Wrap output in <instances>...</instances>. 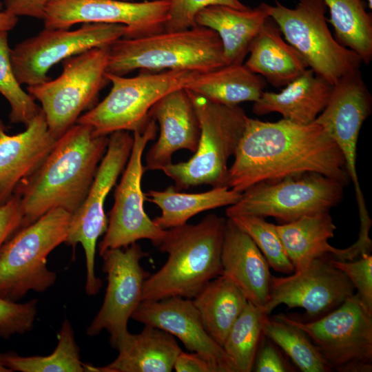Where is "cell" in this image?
I'll return each instance as SVG.
<instances>
[{
    "mask_svg": "<svg viewBox=\"0 0 372 372\" xmlns=\"http://www.w3.org/2000/svg\"><path fill=\"white\" fill-rule=\"evenodd\" d=\"M234 157L227 186L240 193L259 183L309 172L344 184L349 178L336 144L315 121L302 125L247 117Z\"/></svg>",
    "mask_w": 372,
    "mask_h": 372,
    "instance_id": "1",
    "label": "cell"
},
{
    "mask_svg": "<svg viewBox=\"0 0 372 372\" xmlns=\"http://www.w3.org/2000/svg\"><path fill=\"white\" fill-rule=\"evenodd\" d=\"M108 141L107 135L81 123L59 137L39 169L14 192L21 198L22 227L54 208L74 213L87 196Z\"/></svg>",
    "mask_w": 372,
    "mask_h": 372,
    "instance_id": "2",
    "label": "cell"
},
{
    "mask_svg": "<svg viewBox=\"0 0 372 372\" xmlns=\"http://www.w3.org/2000/svg\"><path fill=\"white\" fill-rule=\"evenodd\" d=\"M226 218L211 214L197 224L165 229L158 245L167 254L162 267L145 280L142 300L171 297L193 299L222 275V246Z\"/></svg>",
    "mask_w": 372,
    "mask_h": 372,
    "instance_id": "3",
    "label": "cell"
},
{
    "mask_svg": "<svg viewBox=\"0 0 372 372\" xmlns=\"http://www.w3.org/2000/svg\"><path fill=\"white\" fill-rule=\"evenodd\" d=\"M225 65L216 32L201 26L121 38L108 47L107 72L125 76L134 70L205 72Z\"/></svg>",
    "mask_w": 372,
    "mask_h": 372,
    "instance_id": "4",
    "label": "cell"
},
{
    "mask_svg": "<svg viewBox=\"0 0 372 372\" xmlns=\"http://www.w3.org/2000/svg\"><path fill=\"white\" fill-rule=\"evenodd\" d=\"M187 91L200 128L197 149L188 161L172 163L161 171L174 180L176 190L202 185L227 186L228 161L236 150L248 116L239 105L216 103Z\"/></svg>",
    "mask_w": 372,
    "mask_h": 372,
    "instance_id": "5",
    "label": "cell"
},
{
    "mask_svg": "<svg viewBox=\"0 0 372 372\" xmlns=\"http://www.w3.org/2000/svg\"><path fill=\"white\" fill-rule=\"evenodd\" d=\"M72 214L52 209L21 227L0 249V298L17 301L29 291L43 293L56 281L47 267L50 253L67 238Z\"/></svg>",
    "mask_w": 372,
    "mask_h": 372,
    "instance_id": "6",
    "label": "cell"
},
{
    "mask_svg": "<svg viewBox=\"0 0 372 372\" xmlns=\"http://www.w3.org/2000/svg\"><path fill=\"white\" fill-rule=\"evenodd\" d=\"M196 73L189 70L141 71L137 76L125 77L107 72L112 83L109 94L81 114L76 123L91 126L99 135L143 131L154 105L167 94L185 88Z\"/></svg>",
    "mask_w": 372,
    "mask_h": 372,
    "instance_id": "7",
    "label": "cell"
},
{
    "mask_svg": "<svg viewBox=\"0 0 372 372\" xmlns=\"http://www.w3.org/2000/svg\"><path fill=\"white\" fill-rule=\"evenodd\" d=\"M108 47L94 48L62 61L63 70L55 79L27 87L41 104L50 132L61 137L84 111L96 105L106 76Z\"/></svg>",
    "mask_w": 372,
    "mask_h": 372,
    "instance_id": "8",
    "label": "cell"
},
{
    "mask_svg": "<svg viewBox=\"0 0 372 372\" xmlns=\"http://www.w3.org/2000/svg\"><path fill=\"white\" fill-rule=\"evenodd\" d=\"M326 8L323 0H298L293 8L278 2L269 5L268 12L309 68L333 85L342 77L360 70L363 63L355 52L332 36Z\"/></svg>",
    "mask_w": 372,
    "mask_h": 372,
    "instance_id": "9",
    "label": "cell"
},
{
    "mask_svg": "<svg viewBox=\"0 0 372 372\" xmlns=\"http://www.w3.org/2000/svg\"><path fill=\"white\" fill-rule=\"evenodd\" d=\"M344 183L309 172L256 184L226 209L227 217L248 214L273 217L284 223L329 212L342 199Z\"/></svg>",
    "mask_w": 372,
    "mask_h": 372,
    "instance_id": "10",
    "label": "cell"
},
{
    "mask_svg": "<svg viewBox=\"0 0 372 372\" xmlns=\"http://www.w3.org/2000/svg\"><path fill=\"white\" fill-rule=\"evenodd\" d=\"M302 329L318 347L331 369H372V313L354 293L320 318L303 322L284 314L275 316Z\"/></svg>",
    "mask_w": 372,
    "mask_h": 372,
    "instance_id": "11",
    "label": "cell"
},
{
    "mask_svg": "<svg viewBox=\"0 0 372 372\" xmlns=\"http://www.w3.org/2000/svg\"><path fill=\"white\" fill-rule=\"evenodd\" d=\"M134 136L128 131H117L110 134L105 153L101 159L93 182L82 204L72 214L65 243L74 250L81 243L85 252L86 265L85 292L98 293L102 282L95 274L96 242L105 234L108 219L104 211L107 194L124 170L131 154Z\"/></svg>",
    "mask_w": 372,
    "mask_h": 372,
    "instance_id": "12",
    "label": "cell"
},
{
    "mask_svg": "<svg viewBox=\"0 0 372 372\" xmlns=\"http://www.w3.org/2000/svg\"><path fill=\"white\" fill-rule=\"evenodd\" d=\"M157 122L150 117L143 131L134 132V143L120 183L114 192L107 227L99 244L101 256L107 250L124 248L141 239L149 240L158 247L165 230L157 225L144 209L145 194L141 180L146 171L142 156L148 142L155 138Z\"/></svg>",
    "mask_w": 372,
    "mask_h": 372,
    "instance_id": "13",
    "label": "cell"
},
{
    "mask_svg": "<svg viewBox=\"0 0 372 372\" xmlns=\"http://www.w3.org/2000/svg\"><path fill=\"white\" fill-rule=\"evenodd\" d=\"M126 30L124 25L103 23H84L74 30L44 28L11 49L14 74L21 85L43 83L59 62L94 48L110 46L123 38Z\"/></svg>",
    "mask_w": 372,
    "mask_h": 372,
    "instance_id": "14",
    "label": "cell"
},
{
    "mask_svg": "<svg viewBox=\"0 0 372 372\" xmlns=\"http://www.w3.org/2000/svg\"><path fill=\"white\" fill-rule=\"evenodd\" d=\"M147 256L136 242L124 249H108L101 256L107 285L103 304L86 329L89 336L106 330L115 348L129 334L128 320L142 301L143 285L150 275L141 265Z\"/></svg>",
    "mask_w": 372,
    "mask_h": 372,
    "instance_id": "15",
    "label": "cell"
},
{
    "mask_svg": "<svg viewBox=\"0 0 372 372\" xmlns=\"http://www.w3.org/2000/svg\"><path fill=\"white\" fill-rule=\"evenodd\" d=\"M170 0L130 2L119 0H52L45 8L44 28L70 29L84 23L121 24L125 39L164 31Z\"/></svg>",
    "mask_w": 372,
    "mask_h": 372,
    "instance_id": "16",
    "label": "cell"
},
{
    "mask_svg": "<svg viewBox=\"0 0 372 372\" xmlns=\"http://www.w3.org/2000/svg\"><path fill=\"white\" fill-rule=\"evenodd\" d=\"M347 276L327 257L312 260L287 277L271 276L267 315L280 304L300 307L311 317L322 316L354 294Z\"/></svg>",
    "mask_w": 372,
    "mask_h": 372,
    "instance_id": "17",
    "label": "cell"
},
{
    "mask_svg": "<svg viewBox=\"0 0 372 372\" xmlns=\"http://www.w3.org/2000/svg\"><path fill=\"white\" fill-rule=\"evenodd\" d=\"M131 318L178 338L188 351L211 360L219 372H238L223 347L205 330L192 299L171 297L142 300Z\"/></svg>",
    "mask_w": 372,
    "mask_h": 372,
    "instance_id": "18",
    "label": "cell"
},
{
    "mask_svg": "<svg viewBox=\"0 0 372 372\" xmlns=\"http://www.w3.org/2000/svg\"><path fill=\"white\" fill-rule=\"evenodd\" d=\"M149 115L158 122L160 132L158 140L146 154L145 170H162L172 163V155L179 149L196 152L200 128L186 89L167 94L154 105Z\"/></svg>",
    "mask_w": 372,
    "mask_h": 372,
    "instance_id": "19",
    "label": "cell"
},
{
    "mask_svg": "<svg viewBox=\"0 0 372 372\" xmlns=\"http://www.w3.org/2000/svg\"><path fill=\"white\" fill-rule=\"evenodd\" d=\"M57 139L50 132L42 110L19 134L8 135L0 130V205L39 169Z\"/></svg>",
    "mask_w": 372,
    "mask_h": 372,
    "instance_id": "20",
    "label": "cell"
},
{
    "mask_svg": "<svg viewBox=\"0 0 372 372\" xmlns=\"http://www.w3.org/2000/svg\"><path fill=\"white\" fill-rule=\"evenodd\" d=\"M222 275L230 279L248 302L264 310L269 299V265L251 237L227 218L222 246Z\"/></svg>",
    "mask_w": 372,
    "mask_h": 372,
    "instance_id": "21",
    "label": "cell"
},
{
    "mask_svg": "<svg viewBox=\"0 0 372 372\" xmlns=\"http://www.w3.org/2000/svg\"><path fill=\"white\" fill-rule=\"evenodd\" d=\"M276 229L295 271L301 269L316 258L331 256L338 260H353L366 253L357 242L343 249L329 243L336 229L329 212L306 216L276 225Z\"/></svg>",
    "mask_w": 372,
    "mask_h": 372,
    "instance_id": "22",
    "label": "cell"
},
{
    "mask_svg": "<svg viewBox=\"0 0 372 372\" xmlns=\"http://www.w3.org/2000/svg\"><path fill=\"white\" fill-rule=\"evenodd\" d=\"M116 358L103 366L87 364L91 372H171L182 351L175 337L152 326L145 325L137 334H129L114 348Z\"/></svg>",
    "mask_w": 372,
    "mask_h": 372,
    "instance_id": "23",
    "label": "cell"
},
{
    "mask_svg": "<svg viewBox=\"0 0 372 372\" xmlns=\"http://www.w3.org/2000/svg\"><path fill=\"white\" fill-rule=\"evenodd\" d=\"M333 85L308 68L279 92L264 91L252 107L259 116L277 112L282 118L307 125L313 123L327 105Z\"/></svg>",
    "mask_w": 372,
    "mask_h": 372,
    "instance_id": "24",
    "label": "cell"
},
{
    "mask_svg": "<svg viewBox=\"0 0 372 372\" xmlns=\"http://www.w3.org/2000/svg\"><path fill=\"white\" fill-rule=\"evenodd\" d=\"M268 6L262 3L254 9L238 10L227 6H210L197 14L196 23L217 33L225 65L240 64L248 54L251 41L269 17Z\"/></svg>",
    "mask_w": 372,
    "mask_h": 372,
    "instance_id": "25",
    "label": "cell"
},
{
    "mask_svg": "<svg viewBox=\"0 0 372 372\" xmlns=\"http://www.w3.org/2000/svg\"><path fill=\"white\" fill-rule=\"evenodd\" d=\"M245 65L276 87L286 86L309 68L300 54L282 39L270 17L251 41Z\"/></svg>",
    "mask_w": 372,
    "mask_h": 372,
    "instance_id": "26",
    "label": "cell"
},
{
    "mask_svg": "<svg viewBox=\"0 0 372 372\" xmlns=\"http://www.w3.org/2000/svg\"><path fill=\"white\" fill-rule=\"evenodd\" d=\"M265 83L243 63L228 64L198 72L185 89L207 99L225 105H238L256 101L264 92Z\"/></svg>",
    "mask_w": 372,
    "mask_h": 372,
    "instance_id": "27",
    "label": "cell"
},
{
    "mask_svg": "<svg viewBox=\"0 0 372 372\" xmlns=\"http://www.w3.org/2000/svg\"><path fill=\"white\" fill-rule=\"evenodd\" d=\"M241 194L227 186L200 193L181 192L170 186L162 191L149 190L145 196L161 209V215L153 220L165 230L183 225L203 211L232 205L239 200Z\"/></svg>",
    "mask_w": 372,
    "mask_h": 372,
    "instance_id": "28",
    "label": "cell"
},
{
    "mask_svg": "<svg viewBox=\"0 0 372 372\" xmlns=\"http://www.w3.org/2000/svg\"><path fill=\"white\" fill-rule=\"evenodd\" d=\"M192 300L205 330L222 347L248 303L238 287L223 275L209 281Z\"/></svg>",
    "mask_w": 372,
    "mask_h": 372,
    "instance_id": "29",
    "label": "cell"
},
{
    "mask_svg": "<svg viewBox=\"0 0 372 372\" xmlns=\"http://www.w3.org/2000/svg\"><path fill=\"white\" fill-rule=\"evenodd\" d=\"M337 41L364 64L372 59V19L362 0H323Z\"/></svg>",
    "mask_w": 372,
    "mask_h": 372,
    "instance_id": "30",
    "label": "cell"
},
{
    "mask_svg": "<svg viewBox=\"0 0 372 372\" xmlns=\"http://www.w3.org/2000/svg\"><path fill=\"white\" fill-rule=\"evenodd\" d=\"M0 362L12 371L83 372L87 364L80 359V349L70 321L65 319L54 351L47 356L23 357L13 352L0 353Z\"/></svg>",
    "mask_w": 372,
    "mask_h": 372,
    "instance_id": "31",
    "label": "cell"
},
{
    "mask_svg": "<svg viewBox=\"0 0 372 372\" xmlns=\"http://www.w3.org/2000/svg\"><path fill=\"white\" fill-rule=\"evenodd\" d=\"M262 333L280 347L303 372L331 371L328 362L305 332L298 327L274 317L267 316L262 323Z\"/></svg>",
    "mask_w": 372,
    "mask_h": 372,
    "instance_id": "32",
    "label": "cell"
},
{
    "mask_svg": "<svg viewBox=\"0 0 372 372\" xmlns=\"http://www.w3.org/2000/svg\"><path fill=\"white\" fill-rule=\"evenodd\" d=\"M267 316L262 308L248 302L229 329L223 347L234 363L238 372L253 370L263 335V320Z\"/></svg>",
    "mask_w": 372,
    "mask_h": 372,
    "instance_id": "33",
    "label": "cell"
},
{
    "mask_svg": "<svg viewBox=\"0 0 372 372\" xmlns=\"http://www.w3.org/2000/svg\"><path fill=\"white\" fill-rule=\"evenodd\" d=\"M7 31H0V93L10 103L12 123L28 124L41 112L35 99L18 82L12 66Z\"/></svg>",
    "mask_w": 372,
    "mask_h": 372,
    "instance_id": "34",
    "label": "cell"
},
{
    "mask_svg": "<svg viewBox=\"0 0 372 372\" xmlns=\"http://www.w3.org/2000/svg\"><path fill=\"white\" fill-rule=\"evenodd\" d=\"M227 218L251 237L274 271L286 274L294 272V267L286 254L276 225L254 215L238 214Z\"/></svg>",
    "mask_w": 372,
    "mask_h": 372,
    "instance_id": "35",
    "label": "cell"
},
{
    "mask_svg": "<svg viewBox=\"0 0 372 372\" xmlns=\"http://www.w3.org/2000/svg\"><path fill=\"white\" fill-rule=\"evenodd\" d=\"M214 5L227 6L238 10L250 8L240 0H170L169 17L164 31L184 30L197 26V14L204 8Z\"/></svg>",
    "mask_w": 372,
    "mask_h": 372,
    "instance_id": "36",
    "label": "cell"
},
{
    "mask_svg": "<svg viewBox=\"0 0 372 372\" xmlns=\"http://www.w3.org/2000/svg\"><path fill=\"white\" fill-rule=\"evenodd\" d=\"M37 300L25 303L0 298V337L8 339L14 334L30 331L37 315Z\"/></svg>",
    "mask_w": 372,
    "mask_h": 372,
    "instance_id": "37",
    "label": "cell"
},
{
    "mask_svg": "<svg viewBox=\"0 0 372 372\" xmlns=\"http://www.w3.org/2000/svg\"><path fill=\"white\" fill-rule=\"evenodd\" d=\"M330 260L347 276L365 309L372 313V256L368 252L361 254L357 260Z\"/></svg>",
    "mask_w": 372,
    "mask_h": 372,
    "instance_id": "38",
    "label": "cell"
},
{
    "mask_svg": "<svg viewBox=\"0 0 372 372\" xmlns=\"http://www.w3.org/2000/svg\"><path fill=\"white\" fill-rule=\"evenodd\" d=\"M23 221V211L21 198L13 196L0 205V249L4 243L21 227Z\"/></svg>",
    "mask_w": 372,
    "mask_h": 372,
    "instance_id": "39",
    "label": "cell"
},
{
    "mask_svg": "<svg viewBox=\"0 0 372 372\" xmlns=\"http://www.w3.org/2000/svg\"><path fill=\"white\" fill-rule=\"evenodd\" d=\"M263 335L256 353L253 369L257 372L293 371L271 340L265 342Z\"/></svg>",
    "mask_w": 372,
    "mask_h": 372,
    "instance_id": "40",
    "label": "cell"
},
{
    "mask_svg": "<svg viewBox=\"0 0 372 372\" xmlns=\"http://www.w3.org/2000/svg\"><path fill=\"white\" fill-rule=\"evenodd\" d=\"M52 0H5L4 11L18 17L43 20L47 6Z\"/></svg>",
    "mask_w": 372,
    "mask_h": 372,
    "instance_id": "41",
    "label": "cell"
},
{
    "mask_svg": "<svg viewBox=\"0 0 372 372\" xmlns=\"http://www.w3.org/2000/svg\"><path fill=\"white\" fill-rule=\"evenodd\" d=\"M174 369L176 372H219L217 366L205 356L183 351L175 360Z\"/></svg>",
    "mask_w": 372,
    "mask_h": 372,
    "instance_id": "42",
    "label": "cell"
},
{
    "mask_svg": "<svg viewBox=\"0 0 372 372\" xmlns=\"http://www.w3.org/2000/svg\"><path fill=\"white\" fill-rule=\"evenodd\" d=\"M18 22V17L10 14L6 11H0V31H10L12 30Z\"/></svg>",
    "mask_w": 372,
    "mask_h": 372,
    "instance_id": "43",
    "label": "cell"
},
{
    "mask_svg": "<svg viewBox=\"0 0 372 372\" xmlns=\"http://www.w3.org/2000/svg\"><path fill=\"white\" fill-rule=\"evenodd\" d=\"M0 372H11L8 369L5 367L0 362Z\"/></svg>",
    "mask_w": 372,
    "mask_h": 372,
    "instance_id": "44",
    "label": "cell"
},
{
    "mask_svg": "<svg viewBox=\"0 0 372 372\" xmlns=\"http://www.w3.org/2000/svg\"><path fill=\"white\" fill-rule=\"evenodd\" d=\"M6 127L5 125L3 124V121L0 120V130H6Z\"/></svg>",
    "mask_w": 372,
    "mask_h": 372,
    "instance_id": "45",
    "label": "cell"
},
{
    "mask_svg": "<svg viewBox=\"0 0 372 372\" xmlns=\"http://www.w3.org/2000/svg\"><path fill=\"white\" fill-rule=\"evenodd\" d=\"M368 6L370 9H372V0H367Z\"/></svg>",
    "mask_w": 372,
    "mask_h": 372,
    "instance_id": "46",
    "label": "cell"
},
{
    "mask_svg": "<svg viewBox=\"0 0 372 372\" xmlns=\"http://www.w3.org/2000/svg\"><path fill=\"white\" fill-rule=\"evenodd\" d=\"M0 7H1V3H0Z\"/></svg>",
    "mask_w": 372,
    "mask_h": 372,
    "instance_id": "47",
    "label": "cell"
}]
</instances>
